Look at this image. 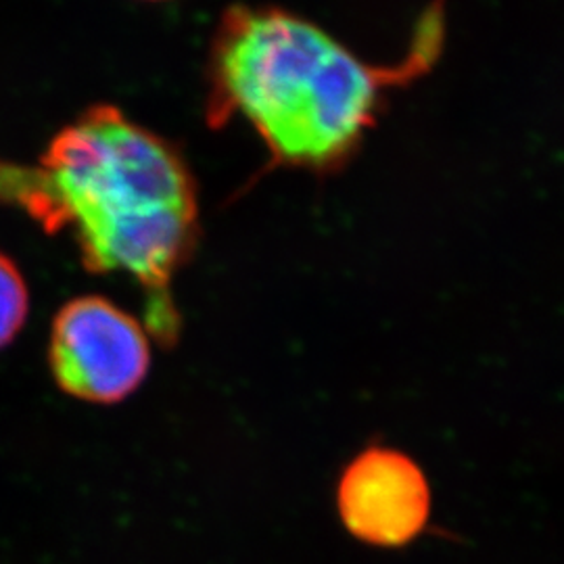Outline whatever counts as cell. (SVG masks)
Returning <instances> with one entry per match:
<instances>
[{"mask_svg":"<svg viewBox=\"0 0 564 564\" xmlns=\"http://www.w3.org/2000/svg\"><path fill=\"white\" fill-rule=\"evenodd\" d=\"M28 316V289L18 265L0 253V347L11 341Z\"/></svg>","mask_w":564,"mask_h":564,"instance_id":"5","label":"cell"},{"mask_svg":"<svg viewBox=\"0 0 564 564\" xmlns=\"http://www.w3.org/2000/svg\"><path fill=\"white\" fill-rule=\"evenodd\" d=\"M0 191L48 230H69L95 272L141 284L149 333H181L172 281L197 241V191L181 155L111 105L63 128L39 167H0Z\"/></svg>","mask_w":564,"mask_h":564,"instance_id":"1","label":"cell"},{"mask_svg":"<svg viewBox=\"0 0 564 564\" xmlns=\"http://www.w3.org/2000/svg\"><path fill=\"white\" fill-rule=\"evenodd\" d=\"M48 360L61 389L78 400L120 402L142 383L151 347L142 324L105 297H78L55 316Z\"/></svg>","mask_w":564,"mask_h":564,"instance_id":"3","label":"cell"},{"mask_svg":"<svg viewBox=\"0 0 564 564\" xmlns=\"http://www.w3.org/2000/svg\"><path fill=\"white\" fill-rule=\"evenodd\" d=\"M343 527L362 544L403 547L431 519V487L423 468L391 447L372 445L345 466L337 485Z\"/></svg>","mask_w":564,"mask_h":564,"instance_id":"4","label":"cell"},{"mask_svg":"<svg viewBox=\"0 0 564 564\" xmlns=\"http://www.w3.org/2000/svg\"><path fill=\"white\" fill-rule=\"evenodd\" d=\"M437 36L424 23L414 55L381 69L300 15L237 7L214 44L209 116L247 121L276 163L333 167L362 141L384 88L429 63Z\"/></svg>","mask_w":564,"mask_h":564,"instance_id":"2","label":"cell"}]
</instances>
